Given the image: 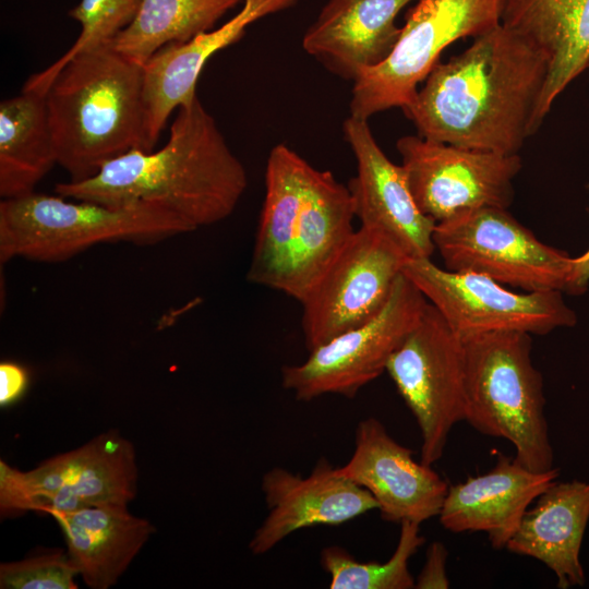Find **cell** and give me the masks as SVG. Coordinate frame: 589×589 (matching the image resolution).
<instances>
[{"instance_id": "1", "label": "cell", "mask_w": 589, "mask_h": 589, "mask_svg": "<svg viewBox=\"0 0 589 589\" xmlns=\"http://www.w3.org/2000/svg\"><path fill=\"white\" fill-rule=\"evenodd\" d=\"M546 77L544 55L501 23L438 61L402 110L424 139L516 155L542 123Z\"/></svg>"}, {"instance_id": "2", "label": "cell", "mask_w": 589, "mask_h": 589, "mask_svg": "<svg viewBox=\"0 0 589 589\" xmlns=\"http://www.w3.org/2000/svg\"><path fill=\"white\" fill-rule=\"evenodd\" d=\"M247 185L244 166L195 96L178 108L160 149H132L85 180L58 183L55 191L109 206L156 203L194 231L229 217Z\"/></svg>"}, {"instance_id": "3", "label": "cell", "mask_w": 589, "mask_h": 589, "mask_svg": "<svg viewBox=\"0 0 589 589\" xmlns=\"http://www.w3.org/2000/svg\"><path fill=\"white\" fill-rule=\"evenodd\" d=\"M354 217L348 187L274 146L248 279L301 303L353 235Z\"/></svg>"}, {"instance_id": "4", "label": "cell", "mask_w": 589, "mask_h": 589, "mask_svg": "<svg viewBox=\"0 0 589 589\" xmlns=\"http://www.w3.org/2000/svg\"><path fill=\"white\" fill-rule=\"evenodd\" d=\"M143 65L110 44L76 53L47 88L57 163L82 181L108 161L146 151Z\"/></svg>"}, {"instance_id": "5", "label": "cell", "mask_w": 589, "mask_h": 589, "mask_svg": "<svg viewBox=\"0 0 589 589\" xmlns=\"http://www.w3.org/2000/svg\"><path fill=\"white\" fill-rule=\"evenodd\" d=\"M191 231L183 219L152 202L109 206L32 192L0 203V261L58 263L97 244H154Z\"/></svg>"}, {"instance_id": "6", "label": "cell", "mask_w": 589, "mask_h": 589, "mask_svg": "<svg viewBox=\"0 0 589 589\" xmlns=\"http://www.w3.org/2000/svg\"><path fill=\"white\" fill-rule=\"evenodd\" d=\"M531 337L496 332L464 340L467 421L478 432L509 441L515 458L532 471L553 465L544 417L541 373L531 359Z\"/></svg>"}, {"instance_id": "7", "label": "cell", "mask_w": 589, "mask_h": 589, "mask_svg": "<svg viewBox=\"0 0 589 589\" xmlns=\"http://www.w3.org/2000/svg\"><path fill=\"white\" fill-rule=\"evenodd\" d=\"M137 474L134 446L118 430L101 433L27 471L1 460V515L128 506L136 496Z\"/></svg>"}, {"instance_id": "8", "label": "cell", "mask_w": 589, "mask_h": 589, "mask_svg": "<svg viewBox=\"0 0 589 589\" xmlns=\"http://www.w3.org/2000/svg\"><path fill=\"white\" fill-rule=\"evenodd\" d=\"M503 0H418L390 55L353 81L351 117L407 107L450 44L501 24Z\"/></svg>"}, {"instance_id": "9", "label": "cell", "mask_w": 589, "mask_h": 589, "mask_svg": "<svg viewBox=\"0 0 589 589\" xmlns=\"http://www.w3.org/2000/svg\"><path fill=\"white\" fill-rule=\"evenodd\" d=\"M433 242L449 271L528 292L574 294V257L541 242L507 208L481 207L436 223Z\"/></svg>"}, {"instance_id": "10", "label": "cell", "mask_w": 589, "mask_h": 589, "mask_svg": "<svg viewBox=\"0 0 589 589\" xmlns=\"http://www.w3.org/2000/svg\"><path fill=\"white\" fill-rule=\"evenodd\" d=\"M402 274L462 341L496 332L543 335L577 323L561 291L514 292L480 274L441 268L430 257L408 259Z\"/></svg>"}, {"instance_id": "11", "label": "cell", "mask_w": 589, "mask_h": 589, "mask_svg": "<svg viewBox=\"0 0 589 589\" xmlns=\"http://www.w3.org/2000/svg\"><path fill=\"white\" fill-rule=\"evenodd\" d=\"M386 372L420 429L421 461L431 466L443 456L452 428L465 421L464 341L428 302Z\"/></svg>"}, {"instance_id": "12", "label": "cell", "mask_w": 589, "mask_h": 589, "mask_svg": "<svg viewBox=\"0 0 589 589\" xmlns=\"http://www.w3.org/2000/svg\"><path fill=\"white\" fill-rule=\"evenodd\" d=\"M428 300L401 273L384 308L370 321L310 351L308 359L281 369V384L296 399L327 394L353 398L386 371L393 353L419 321Z\"/></svg>"}, {"instance_id": "13", "label": "cell", "mask_w": 589, "mask_h": 589, "mask_svg": "<svg viewBox=\"0 0 589 589\" xmlns=\"http://www.w3.org/2000/svg\"><path fill=\"white\" fill-rule=\"evenodd\" d=\"M408 259L382 231L360 226L301 302L306 348L311 351L373 318Z\"/></svg>"}, {"instance_id": "14", "label": "cell", "mask_w": 589, "mask_h": 589, "mask_svg": "<svg viewBox=\"0 0 589 589\" xmlns=\"http://www.w3.org/2000/svg\"><path fill=\"white\" fill-rule=\"evenodd\" d=\"M419 209L435 223L481 207L507 208L521 158L406 135L396 144Z\"/></svg>"}, {"instance_id": "15", "label": "cell", "mask_w": 589, "mask_h": 589, "mask_svg": "<svg viewBox=\"0 0 589 589\" xmlns=\"http://www.w3.org/2000/svg\"><path fill=\"white\" fill-rule=\"evenodd\" d=\"M335 473L369 491L382 519L421 524L438 516L448 484L412 450L397 443L383 423L370 417L356 429L354 450Z\"/></svg>"}, {"instance_id": "16", "label": "cell", "mask_w": 589, "mask_h": 589, "mask_svg": "<svg viewBox=\"0 0 589 589\" xmlns=\"http://www.w3.org/2000/svg\"><path fill=\"white\" fill-rule=\"evenodd\" d=\"M342 129L357 160V175L348 188L361 226L382 231L409 259L430 257L436 223L417 206L401 165L387 158L368 120L350 116Z\"/></svg>"}, {"instance_id": "17", "label": "cell", "mask_w": 589, "mask_h": 589, "mask_svg": "<svg viewBox=\"0 0 589 589\" xmlns=\"http://www.w3.org/2000/svg\"><path fill=\"white\" fill-rule=\"evenodd\" d=\"M261 486L268 514L249 543L254 555L269 552L300 529L338 526L378 507L369 491L336 474L325 458L304 478L274 467Z\"/></svg>"}, {"instance_id": "18", "label": "cell", "mask_w": 589, "mask_h": 589, "mask_svg": "<svg viewBox=\"0 0 589 589\" xmlns=\"http://www.w3.org/2000/svg\"><path fill=\"white\" fill-rule=\"evenodd\" d=\"M299 0H244L242 9L216 29L185 43H171L143 65L146 151L152 152L173 110L191 101L200 74L217 51L240 40L255 21L288 9Z\"/></svg>"}, {"instance_id": "19", "label": "cell", "mask_w": 589, "mask_h": 589, "mask_svg": "<svg viewBox=\"0 0 589 589\" xmlns=\"http://www.w3.org/2000/svg\"><path fill=\"white\" fill-rule=\"evenodd\" d=\"M558 474L556 468L532 471L500 454L486 473L448 488L440 521L454 533L483 531L494 549H504L530 504Z\"/></svg>"}, {"instance_id": "20", "label": "cell", "mask_w": 589, "mask_h": 589, "mask_svg": "<svg viewBox=\"0 0 589 589\" xmlns=\"http://www.w3.org/2000/svg\"><path fill=\"white\" fill-rule=\"evenodd\" d=\"M411 1L328 0L302 47L336 75L354 81L390 55L401 32L396 17Z\"/></svg>"}, {"instance_id": "21", "label": "cell", "mask_w": 589, "mask_h": 589, "mask_svg": "<svg viewBox=\"0 0 589 589\" xmlns=\"http://www.w3.org/2000/svg\"><path fill=\"white\" fill-rule=\"evenodd\" d=\"M501 23L532 43L548 61L543 121L554 100L589 68V0H503Z\"/></svg>"}, {"instance_id": "22", "label": "cell", "mask_w": 589, "mask_h": 589, "mask_svg": "<svg viewBox=\"0 0 589 589\" xmlns=\"http://www.w3.org/2000/svg\"><path fill=\"white\" fill-rule=\"evenodd\" d=\"M589 520V482H553L525 513L505 549L542 562L558 588L582 586L579 552Z\"/></svg>"}, {"instance_id": "23", "label": "cell", "mask_w": 589, "mask_h": 589, "mask_svg": "<svg viewBox=\"0 0 589 589\" xmlns=\"http://www.w3.org/2000/svg\"><path fill=\"white\" fill-rule=\"evenodd\" d=\"M50 516L62 529L79 575L92 589L116 585L155 531L128 506H92Z\"/></svg>"}, {"instance_id": "24", "label": "cell", "mask_w": 589, "mask_h": 589, "mask_svg": "<svg viewBox=\"0 0 589 589\" xmlns=\"http://www.w3.org/2000/svg\"><path fill=\"white\" fill-rule=\"evenodd\" d=\"M58 164L46 96L22 89L0 104V195L13 199L34 192Z\"/></svg>"}, {"instance_id": "25", "label": "cell", "mask_w": 589, "mask_h": 589, "mask_svg": "<svg viewBox=\"0 0 589 589\" xmlns=\"http://www.w3.org/2000/svg\"><path fill=\"white\" fill-rule=\"evenodd\" d=\"M244 0H142L132 23L110 43L129 60L144 65L159 49L211 31Z\"/></svg>"}, {"instance_id": "26", "label": "cell", "mask_w": 589, "mask_h": 589, "mask_svg": "<svg viewBox=\"0 0 589 589\" xmlns=\"http://www.w3.org/2000/svg\"><path fill=\"white\" fill-rule=\"evenodd\" d=\"M420 525L400 524L397 546L385 563L357 561L339 545L324 548L320 553L322 568L329 575L332 589H411L414 578L409 572V560L424 543Z\"/></svg>"}, {"instance_id": "27", "label": "cell", "mask_w": 589, "mask_h": 589, "mask_svg": "<svg viewBox=\"0 0 589 589\" xmlns=\"http://www.w3.org/2000/svg\"><path fill=\"white\" fill-rule=\"evenodd\" d=\"M142 0H81L69 15L81 25L71 48L51 65L33 74L22 89L46 94L62 65L76 53L110 44L134 20Z\"/></svg>"}, {"instance_id": "28", "label": "cell", "mask_w": 589, "mask_h": 589, "mask_svg": "<svg viewBox=\"0 0 589 589\" xmlns=\"http://www.w3.org/2000/svg\"><path fill=\"white\" fill-rule=\"evenodd\" d=\"M79 570L61 549L40 552L15 562L1 563V589H76Z\"/></svg>"}, {"instance_id": "29", "label": "cell", "mask_w": 589, "mask_h": 589, "mask_svg": "<svg viewBox=\"0 0 589 589\" xmlns=\"http://www.w3.org/2000/svg\"><path fill=\"white\" fill-rule=\"evenodd\" d=\"M448 551L438 541L432 542L425 554V561L421 572L414 579V588L418 589H447L449 580L446 574V561Z\"/></svg>"}, {"instance_id": "30", "label": "cell", "mask_w": 589, "mask_h": 589, "mask_svg": "<svg viewBox=\"0 0 589 589\" xmlns=\"http://www.w3.org/2000/svg\"><path fill=\"white\" fill-rule=\"evenodd\" d=\"M28 374L25 368L14 362L0 363V405L16 401L25 392Z\"/></svg>"}, {"instance_id": "31", "label": "cell", "mask_w": 589, "mask_h": 589, "mask_svg": "<svg viewBox=\"0 0 589 589\" xmlns=\"http://www.w3.org/2000/svg\"><path fill=\"white\" fill-rule=\"evenodd\" d=\"M589 284V249L573 261L574 294L585 292Z\"/></svg>"}]
</instances>
